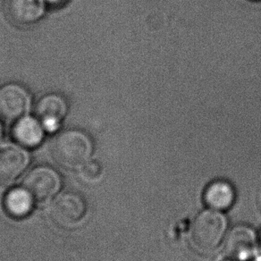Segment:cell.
<instances>
[{
    "label": "cell",
    "instance_id": "1",
    "mask_svg": "<svg viewBox=\"0 0 261 261\" xmlns=\"http://www.w3.org/2000/svg\"><path fill=\"white\" fill-rule=\"evenodd\" d=\"M227 226V218L221 211L211 208L200 212L191 228L192 246L203 253L213 251L224 239Z\"/></svg>",
    "mask_w": 261,
    "mask_h": 261
},
{
    "label": "cell",
    "instance_id": "2",
    "mask_svg": "<svg viewBox=\"0 0 261 261\" xmlns=\"http://www.w3.org/2000/svg\"><path fill=\"white\" fill-rule=\"evenodd\" d=\"M92 151L91 138L84 132L74 129L62 132L53 143L55 159L64 167L83 166L89 161Z\"/></svg>",
    "mask_w": 261,
    "mask_h": 261
},
{
    "label": "cell",
    "instance_id": "3",
    "mask_svg": "<svg viewBox=\"0 0 261 261\" xmlns=\"http://www.w3.org/2000/svg\"><path fill=\"white\" fill-rule=\"evenodd\" d=\"M86 200L81 193L68 191L61 193L51 207V216L56 223L62 226L77 225L87 214Z\"/></svg>",
    "mask_w": 261,
    "mask_h": 261
},
{
    "label": "cell",
    "instance_id": "4",
    "mask_svg": "<svg viewBox=\"0 0 261 261\" xmlns=\"http://www.w3.org/2000/svg\"><path fill=\"white\" fill-rule=\"evenodd\" d=\"M61 186V176L58 171L47 166L33 168L22 181V187L28 191L33 199L47 201L53 198Z\"/></svg>",
    "mask_w": 261,
    "mask_h": 261
},
{
    "label": "cell",
    "instance_id": "5",
    "mask_svg": "<svg viewBox=\"0 0 261 261\" xmlns=\"http://www.w3.org/2000/svg\"><path fill=\"white\" fill-rule=\"evenodd\" d=\"M28 91L17 84H8L0 88V119L17 121L30 109Z\"/></svg>",
    "mask_w": 261,
    "mask_h": 261
},
{
    "label": "cell",
    "instance_id": "6",
    "mask_svg": "<svg viewBox=\"0 0 261 261\" xmlns=\"http://www.w3.org/2000/svg\"><path fill=\"white\" fill-rule=\"evenodd\" d=\"M257 247V236L248 225H236L228 232L225 248L227 256L236 261H248L253 257Z\"/></svg>",
    "mask_w": 261,
    "mask_h": 261
},
{
    "label": "cell",
    "instance_id": "7",
    "mask_svg": "<svg viewBox=\"0 0 261 261\" xmlns=\"http://www.w3.org/2000/svg\"><path fill=\"white\" fill-rule=\"evenodd\" d=\"M66 113L67 104L65 99L55 93L45 95L36 106L37 116L47 132L58 130Z\"/></svg>",
    "mask_w": 261,
    "mask_h": 261
},
{
    "label": "cell",
    "instance_id": "8",
    "mask_svg": "<svg viewBox=\"0 0 261 261\" xmlns=\"http://www.w3.org/2000/svg\"><path fill=\"white\" fill-rule=\"evenodd\" d=\"M44 0H6L5 12L8 19L17 25H31L44 15Z\"/></svg>",
    "mask_w": 261,
    "mask_h": 261
},
{
    "label": "cell",
    "instance_id": "9",
    "mask_svg": "<svg viewBox=\"0 0 261 261\" xmlns=\"http://www.w3.org/2000/svg\"><path fill=\"white\" fill-rule=\"evenodd\" d=\"M29 160L27 151L19 146L0 148V180L10 181L18 178L28 167Z\"/></svg>",
    "mask_w": 261,
    "mask_h": 261
},
{
    "label": "cell",
    "instance_id": "10",
    "mask_svg": "<svg viewBox=\"0 0 261 261\" xmlns=\"http://www.w3.org/2000/svg\"><path fill=\"white\" fill-rule=\"evenodd\" d=\"M236 192L234 187L225 180H216L205 189L203 200L211 210L227 211L236 201Z\"/></svg>",
    "mask_w": 261,
    "mask_h": 261
},
{
    "label": "cell",
    "instance_id": "11",
    "mask_svg": "<svg viewBox=\"0 0 261 261\" xmlns=\"http://www.w3.org/2000/svg\"><path fill=\"white\" fill-rule=\"evenodd\" d=\"M44 127L39 120L31 116H22L15 123L13 128V135L19 144L33 148L42 142Z\"/></svg>",
    "mask_w": 261,
    "mask_h": 261
},
{
    "label": "cell",
    "instance_id": "12",
    "mask_svg": "<svg viewBox=\"0 0 261 261\" xmlns=\"http://www.w3.org/2000/svg\"><path fill=\"white\" fill-rule=\"evenodd\" d=\"M34 199L24 187L10 190L5 197V207L15 218H24L32 212Z\"/></svg>",
    "mask_w": 261,
    "mask_h": 261
},
{
    "label": "cell",
    "instance_id": "13",
    "mask_svg": "<svg viewBox=\"0 0 261 261\" xmlns=\"http://www.w3.org/2000/svg\"><path fill=\"white\" fill-rule=\"evenodd\" d=\"M102 173H103V168H102L101 164L98 163V161L91 160L83 165L82 174L84 175V177L88 180H97L98 178L101 176Z\"/></svg>",
    "mask_w": 261,
    "mask_h": 261
},
{
    "label": "cell",
    "instance_id": "14",
    "mask_svg": "<svg viewBox=\"0 0 261 261\" xmlns=\"http://www.w3.org/2000/svg\"><path fill=\"white\" fill-rule=\"evenodd\" d=\"M45 1H47L48 3H50V4H59V3H61L62 1H64V0H45Z\"/></svg>",
    "mask_w": 261,
    "mask_h": 261
},
{
    "label": "cell",
    "instance_id": "15",
    "mask_svg": "<svg viewBox=\"0 0 261 261\" xmlns=\"http://www.w3.org/2000/svg\"><path fill=\"white\" fill-rule=\"evenodd\" d=\"M217 261H236L234 259H232V257H222L220 259H218Z\"/></svg>",
    "mask_w": 261,
    "mask_h": 261
},
{
    "label": "cell",
    "instance_id": "16",
    "mask_svg": "<svg viewBox=\"0 0 261 261\" xmlns=\"http://www.w3.org/2000/svg\"><path fill=\"white\" fill-rule=\"evenodd\" d=\"M2 137H3V129H2V126L0 124V141L2 140Z\"/></svg>",
    "mask_w": 261,
    "mask_h": 261
},
{
    "label": "cell",
    "instance_id": "17",
    "mask_svg": "<svg viewBox=\"0 0 261 261\" xmlns=\"http://www.w3.org/2000/svg\"><path fill=\"white\" fill-rule=\"evenodd\" d=\"M252 1H260V0H252Z\"/></svg>",
    "mask_w": 261,
    "mask_h": 261
},
{
    "label": "cell",
    "instance_id": "18",
    "mask_svg": "<svg viewBox=\"0 0 261 261\" xmlns=\"http://www.w3.org/2000/svg\"><path fill=\"white\" fill-rule=\"evenodd\" d=\"M260 241H261V233H260Z\"/></svg>",
    "mask_w": 261,
    "mask_h": 261
},
{
    "label": "cell",
    "instance_id": "19",
    "mask_svg": "<svg viewBox=\"0 0 261 261\" xmlns=\"http://www.w3.org/2000/svg\"><path fill=\"white\" fill-rule=\"evenodd\" d=\"M257 261H261V260H257Z\"/></svg>",
    "mask_w": 261,
    "mask_h": 261
}]
</instances>
